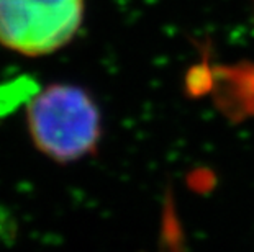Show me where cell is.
I'll use <instances>...</instances> for the list:
<instances>
[{
    "label": "cell",
    "mask_w": 254,
    "mask_h": 252,
    "mask_svg": "<svg viewBox=\"0 0 254 252\" xmlns=\"http://www.w3.org/2000/svg\"><path fill=\"white\" fill-rule=\"evenodd\" d=\"M84 18L85 0H0V46L26 57L55 54Z\"/></svg>",
    "instance_id": "cell-2"
},
{
    "label": "cell",
    "mask_w": 254,
    "mask_h": 252,
    "mask_svg": "<svg viewBox=\"0 0 254 252\" xmlns=\"http://www.w3.org/2000/svg\"><path fill=\"white\" fill-rule=\"evenodd\" d=\"M26 128L33 146L56 164H74L97 152L104 118L87 89L56 82L26 103Z\"/></svg>",
    "instance_id": "cell-1"
}]
</instances>
